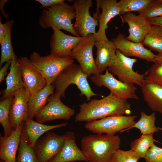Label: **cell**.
<instances>
[{"label": "cell", "mask_w": 162, "mask_h": 162, "mask_svg": "<svg viewBox=\"0 0 162 162\" xmlns=\"http://www.w3.org/2000/svg\"><path fill=\"white\" fill-rule=\"evenodd\" d=\"M153 64L144 74L145 80L162 86V52L156 55Z\"/></svg>", "instance_id": "4dcf8cb0"}, {"label": "cell", "mask_w": 162, "mask_h": 162, "mask_svg": "<svg viewBox=\"0 0 162 162\" xmlns=\"http://www.w3.org/2000/svg\"><path fill=\"white\" fill-rule=\"evenodd\" d=\"M0 162H4L3 160H0Z\"/></svg>", "instance_id": "60d3db41"}, {"label": "cell", "mask_w": 162, "mask_h": 162, "mask_svg": "<svg viewBox=\"0 0 162 162\" xmlns=\"http://www.w3.org/2000/svg\"><path fill=\"white\" fill-rule=\"evenodd\" d=\"M6 30V24L3 23L2 22L1 18H0V43L2 41Z\"/></svg>", "instance_id": "ab89813d"}, {"label": "cell", "mask_w": 162, "mask_h": 162, "mask_svg": "<svg viewBox=\"0 0 162 162\" xmlns=\"http://www.w3.org/2000/svg\"><path fill=\"white\" fill-rule=\"evenodd\" d=\"M41 4L40 8H47L55 4L65 2L64 0H35Z\"/></svg>", "instance_id": "8d00e7d4"}, {"label": "cell", "mask_w": 162, "mask_h": 162, "mask_svg": "<svg viewBox=\"0 0 162 162\" xmlns=\"http://www.w3.org/2000/svg\"><path fill=\"white\" fill-rule=\"evenodd\" d=\"M14 23V20H12L5 22V33L2 41L0 43L1 45L0 67L4 63L17 58L14 52L11 39V28Z\"/></svg>", "instance_id": "484cf974"}, {"label": "cell", "mask_w": 162, "mask_h": 162, "mask_svg": "<svg viewBox=\"0 0 162 162\" xmlns=\"http://www.w3.org/2000/svg\"><path fill=\"white\" fill-rule=\"evenodd\" d=\"M64 136V142L61 149L49 162L88 161L83 152L76 144L74 133L68 131Z\"/></svg>", "instance_id": "ac0fdd59"}, {"label": "cell", "mask_w": 162, "mask_h": 162, "mask_svg": "<svg viewBox=\"0 0 162 162\" xmlns=\"http://www.w3.org/2000/svg\"><path fill=\"white\" fill-rule=\"evenodd\" d=\"M141 87L144 100L150 108L162 114V86L145 80Z\"/></svg>", "instance_id": "cb8c5ba5"}, {"label": "cell", "mask_w": 162, "mask_h": 162, "mask_svg": "<svg viewBox=\"0 0 162 162\" xmlns=\"http://www.w3.org/2000/svg\"><path fill=\"white\" fill-rule=\"evenodd\" d=\"M95 40L92 34L88 35L72 50L70 56L76 60L84 74L88 78L100 74L93 55Z\"/></svg>", "instance_id": "9c48e42d"}, {"label": "cell", "mask_w": 162, "mask_h": 162, "mask_svg": "<svg viewBox=\"0 0 162 162\" xmlns=\"http://www.w3.org/2000/svg\"><path fill=\"white\" fill-rule=\"evenodd\" d=\"M14 96L1 99L0 101V123L2 127L4 136H9L14 130L10 121V107Z\"/></svg>", "instance_id": "f1b7e54d"}, {"label": "cell", "mask_w": 162, "mask_h": 162, "mask_svg": "<svg viewBox=\"0 0 162 162\" xmlns=\"http://www.w3.org/2000/svg\"><path fill=\"white\" fill-rule=\"evenodd\" d=\"M97 7L101 8L102 12L97 17L99 28L93 34L96 41L102 40L109 41L106 34L108 28V24L113 18L120 14V7L116 0H96Z\"/></svg>", "instance_id": "4fadbf2b"}, {"label": "cell", "mask_w": 162, "mask_h": 162, "mask_svg": "<svg viewBox=\"0 0 162 162\" xmlns=\"http://www.w3.org/2000/svg\"><path fill=\"white\" fill-rule=\"evenodd\" d=\"M64 136L48 132L35 145L34 149L39 162H49L61 150Z\"/></svg>", "instance_id": "7c38bea8"}, {"label": "cell", "mask_w": 162, "mask_h": 162, "mask_svg": "<svg viewBox=\"0 0 162 162\" xmlns=\"http://www.w3.org/2000/svg\"><path fill=\"white\" fill-rule=\"evenodd\" d=\"M85 38L70 35L61 30L54 31L50 41V54L59 57L70 56L72 50Z\"/></svg>", "instance_id": "2e32d148"}, {"label": "cell", "mask_w": 162, "mask_h": 162, "mask_svg": "<svg viewBox=\"0 0 162 162\" xmlns=\"http://www.w3.org/2000/svg\"><path fill=\"white\" fill-rule=\"evenodd\" d=\"M140 158L131 150L120 149L114 152L109 162H137Z\"/></svg>", "instance_id": "e575fe53"}, {"label": "cell", "mask_w": 162, "mask_h": 162, "mask_svg": "<svg viewBox=\"0 0 162 162\" xmlns=\"http://www.w3.org/2000/svg\"><path fill=\"white\" fill-rule=\"evenodd\" d=\"M112 41L116 49L126 57H136L148 62H153L154 60L156 55L146 48L142 43L132 42L122 33H119Z\"/></svg>", "instance_id": "9a60e30c"}, {"label": "cell", "mask_w": 162, "mask_h": 162, "mask_svg": "<svg viewBox=\"0 0 162 162\" xmlns=\"http://www.w3.org/2000/svg\"><path fill=\"white\" fill-rule=\"evenodd\" d=\"M65 122L54 125H48L35 121L28 118L24 122L22 129L23 135L29 145L34 148L39 137L43 134L54 129L66 126Z\"/></svg>", "instance_id": "7402d4cb"}, {"label": "cell", "mask_w": 162, "mask_h": 162, "mask_svg": "<svg viewBox=\"0 0 162 162\" xmlns=\"http://www.w3.org/2000/svg\"><path fill=\"white\" fill-rule=\"evenodd\" d=\"M138 15L147 20L162 16V0H153L149 5Z\"/></svg>", "instance_id": "836d02e7"}, {"label": "cell", "mask_w": 162, "mask_h": 162, "mask_svg": "<svg viewBox=\"0 0 162 162\" xmlns=\"http://www.w3.org/2000/svg\"><path fill=\"white\" fill-rule=\"evenodd\" d=\"M10 71L5 79L6 87L2 90L1 99L14 96L18 90L24 87L22 73L17 58L11 60Z\"/></svg>", "instance_id": "603a6c76"}, {"label": "cell", "mask_w": 162, "mask_h": 162, "mask_svg": "<svg viewBox=\"0 0 162 162\" xmlns=\"http://www.w3.org/2000/svg\"><path fill=\"white\" fill-rule=\"evenodd\" d=\"M116 53V61L107 68L108 71L113 75L117 76L119 80L123 82L141 87L145 80L144 75L138 73L133 69L137 59L126 57L117 49Z\"/></svg>", "instance_id": "30bf717a"}, {"label": "cell", "mask_w": 162, "mask_h": 162, "mask_svg": "<svg viewBox=\"0 0 162 162\" xmlns=\"http://www.w3.org/2000/svg\"><path fill=\"white\" fill-rule=\"evenodd\" d=\"M153 0H120V14L124 15L132 11L140 13L144 10Z\"/></svg>", "instance_id": "d6a6232c"}, {"label": "cell", "mask_w": 162, "mask_h": 162, "mask_svg": "<svg viewBox=\"0 0 162 162\" xmlns=\"http://www.w3.org/2000/svg\"><path fill=\"white\" fill-rule=\"evenodd\" d=\"M75 17L73 5L64 2L44 9L40 16L39 23L42 28H50L53 31L62 29L78 37L72 23Z\"/></svg>", "instance_id": "3957f363"}, {"label": "cell", "mask_w": 162, "mask_h": 162, "mask_svg": "<svg viewBox=\"0 0 162 162\" xmlns=\"http://www.w3.org/2000/svg\"><path fill=\"white\" fill-rule=\"evenodd\" d=\"M29 59L44 77L47 84H53L61 72L74 63V59L70 56L59 57L51 54L41 56L35 52L30 55Z\"/></svg>", "instance_id": "5b68a950"}, {"label": "cell", "mask_w": 162, "mask_h": 162, "mask_svg": "<svg viewBox=\"0 0 162 162\" xmlns=\"http://www.w3.org/2000/svg\"><path fill=\"white\" fill-rule=\"evenodd\" d=\"M94 46L97 49L95 62L101 74L116 61L117 49L112 40L96 41Z\"/></svg>", "instance_id": "44dd1931"}, {"label": "cell", "mask_w": 162, "mask_h": 162, "mask_svg": "<svg viewBox=\"0 0 162 162\" xmlns=\"http://www.w3.org/2000/svg\"><path fill=\"white\" fill-rule=\"evenodd\" d=\"M80 110L75 117L76 122H89L107 117L131 114V106L127 100L112 94L99 100L93 99L79 105Z\"/></svg>", "instance_id": "6da1fadb"}, {"label": "cell", "mask_w": 162, "mask_h": 162, "mask_svg": "<svg viewBox=\"0 0 162 162\" xmlns=\"http://www.w3.org/2000/svg\"><path fill=\"white\" fill-rule=\"evenodd\" d=\"M121 19L123 23L129 26V34L127 38L133 42L142 43L152 26L148 20L131 12L123 15Z\"/></svg>", "instance_id": "d6986e66"}, {"label": "cell", "mask_w": 162, "mask_h": 162, "mask_svg": "<svg viewBox=\"0 0 162 162\" xmlns=\"http://www.w3.org/2000/svg\"><path fill=\"white\" fill-rule=\"evenodd\" d=\"M151 25H156L162 26V16L153 18L148 20Z\"/></svg>", "instance_id": "f35d334b"}, {"label": "cell", "mask_w": 162, "mask_h": 162, "mask_svg": "<svg viewBox=\"0 0 162 162\" xmlns=\"http://www.w3.org/2000/svg\"><path fill=\"white\" fill-rule=\"evenodd\" d=\"M144 158L146 162H162V148L154 144L148 151Z\"/></svg>", "instance_id": "d590c367"}, {"label": "cell", "mask_w": 162, "mask_h": 162, "mask_svg": "<svg viewBox=\"0 0 162 162\" xmlns=\"http://www.w3.org/2000/svg\"><path fill=\"white\" fill-rule=\"evenodd\" d=\"M156 118L154 112L148 115L142 111L140 112V118L139 120L124 131L133 128H136L140 130L142 134H153L154 133L158 132L160 128L155 126Z\"/></svg>", "instance_id": "83f0119b"}, {"label": "cell", "mask_w": 162, "mask_h": 162, "mask_svg": "<svg viewBox=\"0 0 162 162\" xmlns=\"http://www.w3.org/2000/svg\"><path fill=\"white\" fill-rule=\"evenodd\" d=\"M53 84H47L43 88L30 95L28 103V118L33 119L35 114L47 104L49 97L54 92Z\"/></svg>", "instance_id": "d4e9b609"}, {"label": "cell", "mask_w": 162, "mask_h": 162, "mask_svg": "<svg viewBox=\"0 0 162 162\" xmlns=\"http://www.w3.org/2000/svg\"><path fill=\"white\" fill-rule=\"evenodd\" d=\"M23 124L14 129L8 136L0 135V158L4 162H16Z\"/></svg>", "instance_id": "ffe728a7"}, {"label": "cell", "mask_w": 162, "mask_h": 162, "mask_svg": "<svg viewBox=\"0 0 162 162\" xmlns=\"http://www.w3.org/2000/svg\"><path fill=\"white\" fill-rule=\"evenodd\" d=\"M142 44L151 51L162 52V26L152 25Z\"/></svg>", "instance_id": "4316f807"}, {"label": "cell", "mask_w": 162, "mask_h": 162, "mask_svg": "<svg viewBox=\"0 0 162 162\" xmlns=\"http://www.w3.org/2000/svg\"><path fill=\"white\" fill-rule=\"evenodd\" d=\"M75 113L74 109L64 104L60 98L53 94L49 97L45 106L35 115L36 121L43 124L57 119L69 120Z\"/></svg>", "instance_id": "8fae6325"}, {"label": "cell", "mask_w": 162, "mask_h": 162, "mask_svg": "<svg viewBox=\"0 0 162 162\" xmlns=\"http://www.w3.org/2000/svg\"><path fill=\"white\" fill-rule=\"evenodd\" d=\"M30 96L25 87L19 89L14 94L9 116L13 129L23 124L28 118V103Z\"/></svg>", "instance_id": "e0dca14e"}, {"label": "cell", "mask_w": 162, "mask_h": 162, "mask_svg": "<svg viewBox=\"0 0 162 162\" xmlns=\"http://www.w3.org/2000/svg\"><path fill=\"white\" fill-rule=\"evenodd\" d=\"M20 68L24 87L30 95L43 88L47 84L42 74L33 65L26 56L17 59Z\"/></svg>", "instance_id": "5bb4252c"}, {"label": "cell", "mask_w": 162, "mask_h": 162, "mask_svg": "<svg viewBox=\"0 0 162 162\" xmlns=\"http://www.w3.org/2000/svg\"><path fill=\"white\" fill-rule=\"evenodd\" d=\"M16 162H39L34 149L21 133Z\"/></svg>", "instance_id": "1f68e13d"}, {"label": "cell", "mask_w": 162, "mask_h": 162, "mask_svg": "<svg viewBox=\"0 0 162 162\" xmlns=\"http://www.w3.org/2000/svg\"><path fill=\"white\" fill-rule=\"evenodd\" d=\"M73 6L75 11V20L74 29L78 37H86L96 33L98 25V20L92 17L89 10L93 4L92 0H74Z\"/></svg>", "instance_id": "52a82bcc"}, {"label": "cell", "mask_w": 162, "mask_h": 162, "mask_svg": "<svg viewBox=\"0 0 162 162\" xmlns=\"http://www.w3.org/2000/svg\"><path fill=\"white\" fill-rule=\"evenodd\" d=\"M120 144L118 136L105 134L86 136L81 142V150L89 162H109Z\"/></svg>", "instance_id": "7a4b0ae2"}, {"label": "cell", "mask_w": 162, "mask_h": 162, "mask_svg": "<svg viewBox=\"0 0 162 162\" xmlns=\"http://www.w3.org/2000/svg\"><path fill=\"white\" fill-rule=\"evenodd\" d=\"M137 116L117 115L87 122L85 128L95 134H105L115 135L119 131L123 132L133 126Z\"/></svg>", "instance_id": "8992f818"}, {"label": "cell", "mask_w": 162, "mask_h": 162, "mask_svg": "<svg viewBox=\"0 0 162 162\" xmlns=\"http://www.w3.org/2000/svg\"><path fill=\"white\" fill-rule=\"evenodd\" d=\"M90 80L96 86H104L108 88L110 93L119 98L127 100H138L136 93V87L134 84L123 82L116 79L107 69L104 74L92 75Z\"/></svg>", "instance_id": "ba28073f"}, {"label": "cell", "mask_w": 162, "mask_h": 162, "mask_svg": "<svg viewBox=\"0 0 162 162\" xmlns=\"http://www.w3.org/2000/svg\"><path fill=\"white\" fill-rule=\"evenodd\" d=\"M80 65L75 63L69 65L63 70L57 77L52 84L55 90L52 94L58 97L65 98V92L71 84L76 85L80 91L81 96L85 95L87 101L91 100L92 97L100 95L92 90Z\"/></svg>", "instance_id": "277c9868"}, {"label": "cell", "mask_w": 162, "mask_h": 162, "mask_svg": "<svg viewBox=\"0 0 162 162\" xmlns=\"http://www.w3.org/2000/svg\"><path fill=\"white\" fill-rule=\"evenodd\" d=\"M153 134H142L138 138L132 141L130 150L135 152L140 158H144L149 148L154 144Z\"/></svg>", "instance_id": "f546056e"}, {"label": "cell", "mask_w": 162, "mask_h": 162, "mask_svg": "<svg viewBox=\"0 0 162 162\" xmlns=\"http://www.w3.org/2000/svg\"><path fill=\"white\" fill-rule=\"evenodd\" d=\"M11 60L6 62L5 64L0 69V82L5 79V77L8 74L7 70L11 64Z\"/></svg>", "instance_id": "74e56055"}]
</instances>
